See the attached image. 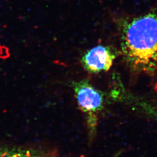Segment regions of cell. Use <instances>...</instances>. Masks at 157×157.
Here are the masks:
<instances>
[{"instance_id": "cell-3", "label": "cell", "mask_w": 157, "mask_h": 157, "mask_svg": "<svg viewBox=\"0 0 157 157\" xmlns=\"http://www.w3.org/2000/svg\"><path fill=\"white\" fill-rule=\"evenodd\" d=\"M117 56L115 50L108 45L95 46L85 52L80 62L89 73L98 74L108 71Z\"/></svg>"}, {"instance_id": "cell-5", "label": "cell", "mask_w": 157, "mask_h": 157, "mask_svg": "<svg viewBox=\"0 0 157 157\" xmlns=\"http://www.w3.org/2000/svg\"><path fill=\"white\" fill-rule=\"evenodd\" d=\"M0 157H54L52 154L34 149L0 148Z\"/></svg>"}, {"instance_id": "cell-4", "label": "cell", "mask_w": 157, "mask_h": 157, "mask_svg": "<svg viewBox=\"0 0 157 157\" xmlns=\"http://www.w3.org/2000/svg\"><path fill=\"white\" fill-rule=\"evenodd\" d=\"M129 98L136 108L157 122V101L134 95L130 96Z\"/></svg>"}, {"instance_id": "cell-1", "label": "cell", "mask_w": 157, "mask_h": 157, "mask_svg": "<svg viewBox=\"0 0 157 157\" xmlns=\"http://www.w3.org/2000/svg\"><path fill=\"white\" fill-rule=\"evenodd\" d=\"M121 52L132 72L153 76L157 71V4L135 17L119 19Z\"/></svg>"}, {"instance_id": "cell-2", "label": "cell", "mask_w": 157, "mask_h": 157, "mask_svg": "<svg viewBox=\"0 0 157 157\" xmlns=\"http://www.w3.org/2000/svg\"><path fill=\"white\" fill-rule=\"evenodd\" d=\"M72 88L78 107L85 115L89 135L92 138L97 130L99 113L104 109V93L88 79L74 82Z\"/></svg>"}]
</instances>
